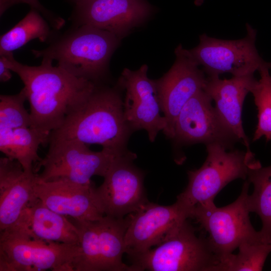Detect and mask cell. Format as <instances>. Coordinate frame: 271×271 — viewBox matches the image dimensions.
Here are the masks:
<instances>
[{
  "label": "cell",
  "instance_id": "cell-22",
  "mask_svg": "<svg viewBox=\"0 0 271 271\" xmlns=\"http://www.w3.org/2000/svg\"><path fill=\"white\" fill-rule=\"evenodd\" d=\"M247 178L254 187L252 194L247 196L248 210L259 216L262 225L259 231L271 241V165L262 167L255 160L248 167Z\"/></svg>",
  "mask_w": 271,
  "mask_h": 271
},
{
  "label": "cell",
  "instance_id": "cell-20",
  "mask_svg": "<svg viewBox=\"0 0 271 271\" xmlns=\"http://www.w3.org/2000/svg\"><path fill=\"white\" fill-rule=\"evenodd\" d=\"M36 173L26 172L17 161L0 158V231L11 227L36 197Z\"/></svg>",
  "mask_w": 271,
  "mask_h": 271
},
{
  "label": "cell",
  "instance_id": "cell-17",
  "mask_svg": "<svg viewBox=\"0 0 271 271\" xmlns=\"http://www.w3.org/2000/svg\"><path fill=\"white\" fill-rule=\"evenodd\" d=\"M34 192L36 197L49 209L74 220L94 221L105 215L92 183L43 181L36 174Z\"/></svg>",
  "mask_w": 271,
  "mask_h": 271
},
{
  "label": "cell",
  "instance_id": "cell-3",
  "mask_svg": "<svg viewBox=\"0 0 271 271\" xmlns=\"http://www.w3.org/2000/svg\"><path fill=\"white\" fill-rule=\"evenodd\" d=\"M120 40L107 31L83 25L54 38L46 48L32 52L42 61L55 60L57 66L73 76L98 84Z\"/></svg>",
  "mask_w": 271,
  "mask_h": 271
},
{
  "label": "cell",
  "instance_id": "cell-28",
  "mask_svg": "<svg viewBox=\"0 0 271 271\" xmlns=\"http://www.w3.org/2000/svg\"><path fill=\"white\" fill-rule=\"evenodd\" d=\"M11 70L7 66L2 57L0 58V81L4 82L9 81L12 77Z\"/></svg>",
  "mask_w": 271,
  "mask_h": 271
},
{
  "label": "cell",
  "instance_id": "cell-19",
  "mask_svg": "<svg viewBox=\"0 0 271 271\" xmlns=\"http://www.w3.org/2000/svg\"><path fill=\"white\" fill-rule=\"evenodd\" d=\"M3 231L46 241L69 245L79 243L76 225L67 217L49 209L37 198L22 211L14 225Z\"/></svg>",
  "mask_w": 271,
  "mask_h": 271
},
{
  "label": "cell",
  "instance_id": "cell-1",
  "mask_svg": "<svg viewBox=\"0 0 271 271\" xmlns=\"http://www.w3.org/2000/svg\"><path fill=\"white\" fill-rule=\"evenodd\" d=\"M1 56L24 84L31 126L49 133L84 103L97 84L54 66L51 61L32 66L17 61L13 52Z\"/></svg>",
  "mask_w": 271,
  "mask_h": 271
},
{
  "label": "cell",
  "instance_id": "cell-31",
  "mask_svg": "<svg viewBox=\"0 0 271 271\" xmlns=\"http://www.w3.org/2000/svg\"></svg>",
  "mask_w": 271,
  "mask_h": 271
},
{
  "label": "cell",
  "instance_id": "cell-9",
  "mask_svg": "<svg viewBox=\"0 0 271 271\" xmlns=\"http://www.w3.org/2000/svg\"><path fill=\"white\" fill-rule=\"evenodd\" d=\"M246 35L239 39L223 40L199 36V44L187 51L207 76L228 73L242 76L254 73L269 62L260 56L255 46L257 31L246 23Z\"/></svg>",
  "mask_w": 271,
  "mask_h": 271
},
{
  "label": "cell",
  "instance_id": "cell-8",
  "mask_svg": "<svg viewBox=\"0 0 271 271\" xmlns=\"http://www.w3.org/2000/svg\"><path fill=\"white\" fill-rule=\"evenodd\" d=\"M249 184L245 180L240 195L230 204L218 208L211 202L197 205L191 210L190 218L196 219L208 233L207 238L217 258V263L244 241L260 234L253 227L249 219L247 203Z\"/></svg>",
  "mask_w": 271,
  "mask_h": 271
},
{
  "label": "cell",
  "instance_id": "cell-24",
  "mask_svg": "<svg viewBox=\"0 0 271 271\" xmlns=\"http://www.w3.org/2000/svg\"><path fill=\"white\" fill-rule=\"evenodd\" d=\"M238 248L236 254L231 253L219 260L212 271L261 270L271 252V241L260 232L258 236L244 241Z\"/></svg>",
  "mask_w": 271,
  "mask_h": 271
},
{
  "label": "cell",
  "instance_id": "cell-2",
  "mask_svg": "<svg viewBox=\"0 0 271 271\" xmlns=\"http://www.w3.org/2000/svg\"><path fill=\"white\" fill-rule=\"evenodd\" d=\"M121 89L96 84L84 103L58 128L52 131L48 143L77 140L123 153L132 131L126 122Z\"/></svg>",
  "mask_w": 271,
  "mask_h": 271
},
{
  "label": "cell",
  "instance_id": "cell-26",
  "mask_svg": "<svg viewBox=\"0 0 271 271\" xmlns=\"http://www.w3.org/2000/svg\"><path fill=\"white\" fill-rule=\"evenodd\" d=\"M26 100L24 88L15 95H1L0 128L16 129L31 126L30 113L24 105Z\"/></svg>",
  "mask_w": 271,
  "mask_h": 271
},
{
  "label": "cell",
  "instance_id": "cell-27",
  "mask_svg": "<svg viewBox=\"0 0 271 271\" xmlns=\"http://www.w3.org/2000/svg\"><path fill=\"white\" fill-rule=\"evenodd\" d=\"M23 3L27 4L34 9L39 12L46 19L52 27L55 30L61 28L65 23L62 18L54 14L52 12L46 9L39 0H21Z\"/></svg>",
  "mask_w": 271,
  "mask_h": 271
},
{
  "label": "cell",
  "instance_id": "cell-16",
  "mask_svg": "<svg viewBox=\"0 0 271 271\" xmlns=\"http://www.w3.org/2000/svg\"><path fill=\"white\" fill-rule=\"evenodd\" d=\"M190 217V212L177 201L168 206L149 201L130 214L124 237L125 253L131 258L158 246Z\"/></svg>",
  "mask_w": 271,
  "mask_h": 271
},
{
  "label": "cell",
  "instance_id": "cell-14",
  "mask_svg": "<svg viewBox=\"0 0 271 271\" xmlns=\"http://www.w3.org/2000/svg\"><path fill=\"white\" fill-rule=\"evenodd\" d=\"M175 60L170 69L155 79L162 112L166 121L163 133L172 139L177 117L186 103L203 89L207 75L179 44L175 49Z\"/></svg>",
  "mask_w": 271,
  "mask_h": 271
},
{
  "label": "cell",
  "instance_id": "cell-6",
  "mask_svg": "<svg viewBox=\"0 0 271 271\" xmlns=\"http://www.w3.org/2000/svg\"><path fill=\"white\" fill-rule=\"evenodd\" d=\"M129 220L130 214L120 218L104 215L94 221L74 220L80 249L74 271H132L122 259Z\"/></svg>",
  "mask_w": 271,
  "mask_h": 271
},
{
  "label": "cell",
  "instance_id": "cell-30",
  "mask_svg": "<svg viewBox=\"0 0 271 271\" xmlns=\"http://www.w3.org/2000/svg\"><path fill=\"white\" fill-rule=\"evenodd\" d=\"M69 1H70L72 3H74L75 0H69Z\"/></svg>",
  "mask_w": 271,
  "mask_h": 271
},
{
  "label": "cell",
  "instance_id": "cell-7",
  "mask_svg": "<svg viewBox=\"0 0 271 271\" xmlns=\"http://www.w3.org/2000/svg\"><path fill=\"white\" fill-rule=\"evenodd\" d=\"M45 157L37 165L42 168L37 177L43 181L65 180L88 185L93 176L104 177L114 161L128 152L116 153L107 149L99 152L89 149L87 145L77 140L50 142Z\"/></svg>",
  "mask_w": 271,
  "mask_h": 271
},
{
  "label": "cell",
  "instance_id": "cell-18",
  "mask_svg": "<svg viewBox=\"0 0 271 271\" xmlns=\"http://www.w3.org/2000/svg\"><path fill=\"white\" fill-rule=\"evenodd\" d=\"M254 74L221 79L218 76H207L203 90L215 102V108L224 123L251 153L249 140L242 122L245 98L257 81Z\"/></svg>",
  "mask_w": 271,
  "mask_h": 271
},
{
  "label": "cell",
  "instance_id": "cell-12",
  "mask_svg": "<svg viewBox=\"0 0 271 271\" xmlns=\"http://www.w3.org/2000/svg\"><path fill=\"white\" fill-rule=\"evenodd\" d=\"M148 66L136 70L124 68L116 85L125 91L124 116L131 130H145L151 142L165 129L166 121L162 115L155 80L148 76Z\"/></svg>",
  "mask_w": 271,
  "mask_h": 271
},
{
  "label": "cell",
  "instance_id": "cell-5",
  "mask_svg": "<svg viewBox=\"0 0 271 271\" xmlns=\"http://www.w3.org/2000/svg\"><path fill=\"white\" fill-rule=\"evenodd\" d=\"M132 271H212L217 258L187 219L160 244L130 258Z\"/></svg>",
  "mask_w": 271,
  "mask_h": 271
},
{
  "label": "cell",
  "instance_id": "cell-29",
  "mask_svg": "<svg viewBox=\"0 0 271 271\" xmlns=\"http://www.w3.org/2000/svg\"><path fill=\"white\" fill-rule=\"evenodd\" d=\"M20 3H23L21 0H0L1 16L10 7Z\"/></svg>",
  "mask_w": 271,
  "mask_h": 271
},
{
  "label": "cell",
  "instance_id": "cell-13",
  "mask_svg": "<svg viewBox=\"0 0 271 271\" xmlns=\"http://www.w3.org/2000/svg\"><path fill=\"white\" fill-rule=\"evenodd\" d=\"M212 101L203 89L196 92L177 117L172 140L181 145L217 143L233 149L239 141L222 121Z\"/></svg>",
  "mask_w": 271,
  "mask_h": 271
},
{
  "label": "cell",
  "instance_id": "cell-4",
  "mask_svg": "<svg viewBox=\"0 0 271 271\" xmlns=\"http://www.w3.org/2000/svg\"><path fill=\"white\" fill-rule=\"evenodd\" d=\"M207 156L199 169L189 171L188 183L177 201L190 212L194 207L214 202L216 195L229 183L246 180L249 166L255 161L254 154L222 145H206Z\"/></svg>",
  "mask_w": 271,
  "mask_h": 271
},
{
  "label": "cell",
  "instance_id": "cell-15",
  "mask_svg": "<svg viewBox=\"0 0 271 271\" xmlns=\"http://www.w3.org/2000/svg\"><path fill=\"white\" fill-rule=\"evenodd\" d=\"M71 19L107 31L120 39L145 22L154 10L147 0H75Z\"/></svg>",
  "mask_w": 271,
  "mask_h": 271
},
{
  "label": "cell",
  "instance_id": "cell-10",
  "mask_svg": "<svg viewBox=\"0 0 271 271\" xmlns=\"http://www.w3.org/2000/svg\"><path fill=\"white\" fill-rule=\"evenodd\" d=\"M79 245L0 232V271H74Z\"/></svg>",
  "mask_w": 271,
  "mask_h": 271
},
{
  "label": "cell",
  "instance_id": "cell-11",
  "mask_svg": "<svg viewBox=\"0 0 271 271\" xmlns=\"http://www.w3.org/2000/svg\"><path fill=\"white\" fill-rule=\"evenodd\" d=\"M129 151L111 165L96 193L105 215L120 218L134 213L149 202L144 186V174Z\"/></svg>",
  "mask_w": 271,
  "mask_h": 271
},
{
  "label": "cell",
  "instance_id": "cell-21",
  "mask_svg": "<svg viewBox=\"0 0 271 271\" xmlns=\"http://www.w3.org/2000/svg\"><path fill=\"white\" fill-rule=\"evenodd\" d=\"M49 134L31 126L0 128V151L19 162L26 172H35L34 164L37 165L42 159L38 154L39 148L48 145Z\"/></svg>",
  "mask_w": 271,
  "mask_h": 271
},
{
  "label": "cell",
  "instance_id": "cell-23",
  "mask_svg": "<svg viewBox=\"0 0 271 271\" xmlns=\"http://www.w3.org/2000/svg\"><path fill=\"white\" fill-rule=\"evenodd\" d=\"M49 23L39 12L31 8L23 19L1 36L0 56L13 52L32 40L44 42L50 39L52 33Z\"/></svg>",
  "mask_w": 271,
  "mask_h": 271
},
{
  "label": "cell",
  "instance_id": "cell-25",
  "mask_svg": "<svg viewBox=\"0 0 271 271\" xmlns=\"http://www.w3.org/2000/svg\"><path fill=\"white\" fill-rule=\"evenodd\" d=\"M271 62L263 66L258 72L260 78L250 91L258 110V122L252 141L264 137L271 141Z\"/></svg>",
  "mask_w": 271,
  "mask_h": 271
}]
</instances>
